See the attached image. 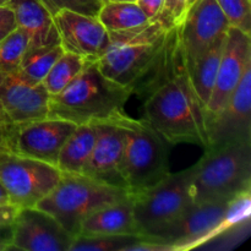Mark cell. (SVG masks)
<instances>
[{"mask_svg": "<svg viewBox=\"0 0 251 251\" xmlns=\"http://www.w3.org/2000/svg\"><path fill=\"white\" fill-rule=\"evenodd\" d=\"M135 95L144 97V119L168 144L207 147L205 107L191 83L178 26L169 31L158 63Z\"/></svg>", "mask_w": 251, "mask_h": 251, "instance_id": "obj_1", "label": "cell"}, {"mask_svg": "<svg viewBox=\"0 0 251 251\" xmlns=\"http://www.w3.org/2000/svg\"><path fill=\"white\" fill-rule=\"evenodd\" d=\"M251 191L227 202L201 203L188 208L173 222L145 239L161 245L162 251H188L222 239L250 225Z\"/></svg>", "mask_w": 251, "mask_h": 251, "instance_id": "obj_2", "label": "cell"}, {"mask_svg": "<svg viewBox=\"0 0 251 251\" xmlns=\"http://www.w3.org/2000/svg\"><path fill=\"white\" fill-rule=\"evenodd\" d=\"M171 29L154 17L135 28L109 32L107 51L96 64L105 77L129 88L134 95L158 63Z\"/></svg>", "mask_w": 251, "mask_h": 251, "instance_id": "obj_3", "label": "cell"}, {"mask_svg": "<svg viewBox=\"0 0 251 251\" xmlns=\"http://www.w3.org/2000/svg\"><path fill=\"white\" fill-rule=\"evenodd\" d=\"M131 95L129 88L105 77L96 61H87L73 82L49 98L47 117L76 125L100 122L124 110Z\"/></svg>", "mask_w": 251, "mask_h": 251, "instance_id": "obj_4", "label": "cell"}, {"mask_svg": "<svg viewBox=\"0 0 251 251\" xmlns=\"http://www.w3.org/2000/svg\"><path fill=\"white\" fill-rule=\"evenodd\" d=\"M189 188L195 205L227 202L251 191V142L205 150L190 167Z\"/></svg>", "mask_w": 251, "mask_h": 251, "instance_id": "obj_5", "label": "cell"}, {"mask_svg": "<svg viewBox=\"0 0 251 251\" xmlns=\"http://www.w3.org/2000/svg\"><path fill=\"white\" fill-rule=\"evenodd\" d=\"M117 118L125 132L120 173L132 195L169 176L168 142L144 118L134 119L124 110Z\"/></svg>", "mask_w": 251, "mask_h": 251, "instance_id": "obj_6", "label": "cell"}, {"mask_svg": "<svg viewBox=\"0 0 251 251\" xmlns=\"http://www.w3.org/2000/svg\"><path fill=\"white\" fill-rule=\"evenodd\" d=\"M131 196L127 189L103 183L82 174L63 173L58 185L36 205L53 216L74 238L91 213Z\"/></svg>", "mask_w": 251, "mask_h": 251, "instance_id": "obj_7", "label": "cell"}, {"mask_svg": "<svg viewBox=\"0 0 251 251\" xmlns=\"http://www.w3.org/2000/svg\"><path fill=\"white\" fill-rule=\"evenodd\" d=\"M189 180L190 168L169 173L156 185L132 194L135 223L142 238L173 222L194 205Z\"/></svg>", "mask_w": 251, "mask_h": 251, "instance_id": "obj_8", "label": "cell"}, {"mask_svg": "<svg viewBox=\"0 0 251 251\" xmlns=\"http://www.w3.org/2000/svg\"><path fill=\"white\" fill-rule=\"evenodd\" d=\"M61 176L53 164L15 152H0V184L10 203L19 208L34 207L53 191Z\"/></svg>", "mask_w": 251, "mask_h": 251, "instance_id": "obj_9", "label": "cell"}, {"mask_svg": "<svg viewBox=\"0 0 251 251\" xmlns=\"http://www.w3.org/2000/svg\"><path fill=\"white\" fill-rule=\"evenodd\" d=\"M206 131L205 150L251 142V65L225 107L206 122Z\"/></svg>", "mask_w": 251, "mask_h": 251, "instance_id": "obj_10", "label": "cell"}, {"mask_svg": "<svg viewBox=\"0 0 251 251\" xmlns=\"http://www.w3.org/2000/svg\"><path fill=\"white\" fill-rule=\"evenodd\" d=\"M11 229L14 250L70 251L74 240L53 216L36 206L20 208Z\"/></svg>", "mask_w": 251, "mask_h": 251, "instance_id": "obj_11", "label": "cell"}, {"mask_svg": "<svg viewBox=\"0 0 251 251\" xmlns=\"http://www.w3.org/2000/svg\"><path fill=\"white\" fill-rule=\"evenodd\" d=\"M249 65H251V34L229 26L215 86L205 109L206 122L225 107Z\"/></svg>", "mask_w": 251, "mask_h": 251, "instance_id": "obj_12", "label": "cell"}, {"mask_svg": "<svg viewBox=\"0 0 251 251\" xmlns=\"http://www.w3.org/2000/svg\"><path fill=\"white\" fill-rule=\"evenodd\" d=\"M229 24L216 0H198L178 26L179 41L190 66L218 37L227 32Z\"/></svg>", "mask_w": 251, "mask_h": 251, "instance_id": "obj_13", "label": "cell"}, {"mask_svg": "<svg viewBox=\"0 0 251 251\" xmlns=\"http://www.w3.org/2000/svg\"><path fill=\"white\" fill-rule=\"evenodd\" d=\"M53 19L64 50L88 61H97L104 55L109 46V32L97 17L60 10Z\"/></svg>", "mask_w": 251, "mask_h": 251, "instance_id": "obj_14", "label": "cell"}, {"mask_svg": "<svg viewBox=\"0 0 251 251\" xmlns=\"http://www.w3.org/2000/svg\"><path fill=\"white\" fill-rule=\"evenodd\" d=\"M75 127L68 120L48 117L16 124L14 152L56 167L59 152Z\"/></svg>", "mask_w": 251, "mask_h": 251, "instance_id": "obj_15", "label": "cell"}, {"mask_svg": "<svg viewBox=\"0 0 251 251\" xmlns=\"http://www.w3.org/2000/svg\"><path fill=\"white\" fill-rule=\"evenodd\" d=\"M117 115L93 123L97 132L95 147L90 161L81 174L103 183L126 189L120 173L125 132Z\"/></svg>", "mask_w": 251, "mask_h": 251, "instance_id": "obj_16", "label": "cell"}, {"mask_svg": "<svg viewBox=\"0 0 251 251\" xmlns=\"http://www.w3.org/2000/svg\"><path fill=\"white\" fill-rule=\"evenodd\" d=\"M49 98L42 83L29 82L20 71H0V104L14 124L47 118Z\"/></svg>", "mask_w": 251, "mask_h": 251, "instance_id": "obj_17", "label": "cell"}, {"mask_svg": "<svg viewBox=\"0 0 251 251\" xmlns=\"http://www.w3.org/2000/svg\"><path fill=\"white\" fill-rule=\"evenodd\" d=\"M17 27L28 37V48L60 43L53 15L39 0H9Z\"/></svg>", "mask_w": 251, "mask_h": 251, "instance_id": "obj_18", "label": "cell"}, {"mask_svg": "<svg viewBox=\"0 0 251 251\" xmlns=\"http://www.w3.org/2000/svg\"><path fill=\"white\" fill-rule=\"evenodd\" d=\"M78 234H139L131 196L91 213L81 223Z\"/></svg>", "mask_w": 251, "mask_h": 251, "instance_id": "obj_19", "label": "cell"}, {"mask_svg": "<svg viewBox=\"0 0 251 251\" xmlns=\"http://www.w3.org/2000/svg\"><path fill=\"white\" fill-rule=\"evenodd\" d=\"M96 135L97 132L93 123L76 125L59 152L56 168L66 174L82 173L92 154Z\"/></svg>", "mask_w": 251, "mask_h": 251, "instance_id": "obj_20", "label": "cell"}, {"mask_svg": "<svg viewBox=\"0 0 251 251\" xmlns=\"http://www.w3.org/2000/svg\"><path fill=\"white\" fill-rule=\"evenodd\" d=\"M226 34L218 37L190 66H186L194 90L205 109L217 77L218 68L225 49Z\"/></svg>", "mask_w": 251, "mask_h": 251, "instance_id": "obj_21", "label": "cell"}, {"mask_svg": "<svg viewBox=\"0 0 251 251\" xmlns=\"http://www.w3.org/2000/svg\"><path fill=\"white\" fill-rule=\"evenodd\" d=\"M97 19L108 32L125 31L150 22L139 4L130 1H107L100 7Z\"/></svg>", "mask_w": 251, "mask_h": 251, "instance_id": "obj_22", "label": "cell"}, {"mask_svg": "<svg viewBox=\"0 0 251 251\" xmlns=\"http://www.w3.org/2000/svg\"><path fill=\"white\" fill-rule=\"evenodd\" d=\"M64 51L65 50L60 43L28 48L20 64V74L34 85L42 83L51 66Z\"/></svg>", "mask_w": 251, "mask_h": 251, "instance_id": "obj_23", "label": "cell"}, {"mask_svg": "<svg viewBox=\"0 0 251 251\" xmlns=\"http://www.w3.org/2000/svg\"><path fill=\"white\" fill-rule=\"evenodd\" d=\"M87 61L77 54L64 51L42 81L48 95L51 97L60 93L81 73Z\"/></svg>", "mask_w": 251, "mask_h": 251, "instance_id": "obj_24", "label": "cell"}, {"mask_svg": "<svg viewBox=\"0 0 251 251\" xmlns=\"http://www.w3.org/2000/svg\"><path fill=\"white\" fill-rule=\"evenodd\" d=\"M141 240L139 234H78L70 251H131Z\"/></svg>", "mask_w": 251, "mask_h": 251, "instance_id": "obj_25", "label": "cell"}, {"mask_svg": "<svg viewBox=\"0 0 251 251\" xmlns=\"http://www.w3.org/2000/svg\"><path fill=\"white\" fill-rule=\"evenodd\" d=\"M29 41L19 27L0 42V71H19Z\"/></svg>", "mask_w": 251, "mask_h": 251, "instance_id": "obj_26", "label": "cell"}, {"mask_svg": "<svg viewBox=\"0 0 251 251\" xmlns=\"http://www.w3.org/2000/svg\"><path fill=\"white\" fill-rule=\"evenodd\" d=\"M230 27L251 34L250 0H216Z\"/></svg>", "mask_w": 251, "mask_h": 251, "instance_id": "obj_27", "label": "cell"}, {"mask_svg": "<svg viewBox=\"0 0 251 251\" xmlns=\"http://www.w3.org/2000/svg\"><path fill=\"white\" fill-rule=\"evenodd\" d=\"M51 15L60 10H71L97 17L103 2L100 0H39Z\"/></svg>", "mask_w": 251, "mask_h": 251, "instance_id": "obj_28", "label": "cell"}, {"mask_svg": "<svg viewBox=\"0 0 251 251\" xmlns=\"http://www.w3.org/2000/svg\"><path fill=\"white\" fill-rule=\"evenodd\" d=\"M198 0H164L161 11L156 17L161 19L169 28L179 26L186 12Z\"/></svg>", "mask_w": 251, "mask_h": 251, "instance_id": "obj_29", "label": "cell"}, {"mask_svg": "<svg viewBox=\"0 0 251 251\" xmlns=\"http://www.w3.org/2000/svg\"><path fill=\"white\" fill-rule=\"evenodd\" d=\"M17 27L16 17L9 5L0 6V42Z\"/></svg>", "mask_w": 251, "mask_h": 251, "instance_id": "obj_30", "label": "cell"}, {"mask_svg": "<svg viewBox=\"0 0 251 251\" xmlns=\"http://www.w3.org/2000/svg\"><path fill=\"white\" fill-rule=\"evenodd\" d=\"M16 124L0 123V152H14Z\"/></svg>", "mask_w": 251, "mask_h": 251, "instance_id": "obj_31", "label": "cell"}, {"mask_svg": "<svg viewBox=\"0 0 251 251\" xmlns=\"http://www.w3.org/2000/svg\"><path fill=\"white\" fill-rule=\"evenodd\" d=\"M20 208L12 203H0V227L10 226L14 222Z\"/></svg>", "mask_w": 251, "mask_h": 251, "instance_id": "obj_32", "label": "cell"}, {"mask_svg": "<svg viewBox=\"0 0 251 251\" xmlns=\"http://www.w3.org/2000/svg\"><path fill=\"white\" fill-rule=\"evenodd\" d=\"M137 4L150 20L154 19L161 11L164 0H137Z\"/></svg>", "mask_w": 251, "mask_h": 251, "instance_id": "obj_33", "label": "cell"}, {"mask_svg": "<svg viewBox=\"0 0 251 251\" xmlns=\"http://www.w3.org/2000/svg\"><path fill=\"white\" fill-rule=\"evenodd\" d=\"M12 229L11 225L0 227V251H9L12 249Z\"/></svg>", "mask_w": 251, "mask_h": 251, "instance_id": "obj_34", "label": "cell"}, {"mask_svg": "<svg viewBox=\"0 0 251 251\" xmlns=\"http://www.w3.org/2000/svg\"><path fill=\"white\" fill-rule=\"evenodd\" d=\"M9 196H7V193L5 191V189L2 188L1 184H0V203H9Z\"/></svg>", "mask_w": 251, "mask_h": 251, "instance_id": "obj_35", "label": "cell"}, {"mask_svg": "<svg viewBox=\"0 0 251 251\" xmlns=\"http://www.w3.org/2000/svg\"><path fill=\"white\" fill-rule=\"evenodd\" d=\"M0 123H11L10 122L9 117L6 115V113H5L4 109H2L1 104H0Z\"/></svg>", "mask_w": 251, "mask_h": 251, "instance_id": "obj_36", "label": "cell"}, {"mask_svg": "<svg viewBox=\"0 0 251 251\" xmlns=\"http://www.w3.org/2000/svg\"><path fill=\"white\" fill-rule=\"evenodd\" d=\"M108 1H130V2H136L137 0H108Z\"/></svg>", "mask_w": 251, "mask_h": 251, "instance_id": "obj_37", "label": "cell"}, {"mask_svg": "<svg viewBox=\"0 0 251 251\" xmlns=\"http://www.w3.org/2000/svg\"><path fill=\"white\" fill-rule=\"evenodd\" d=\"M7 2H9V0H0V6H2V5H7Z\"/></svg>", "mask_w": 251, "mask_h": 251, "instance_id": "obj_38", "label": "cell"}, {"mask_svg": "<svg viewBox=\"0 0 251 251\" xmlns=\"http://www.w3.org/2000/svg\"><path fill=\"white\" fill-rule=\"evenodd\" d=\"M100 1H102V2H103V4H105V2H107V1H108V0H100Z\"/></svg>", "mask_w": 251, "mask_h": 251, "instance_id": "obj_39", "label": "cell"}]
</instances>
